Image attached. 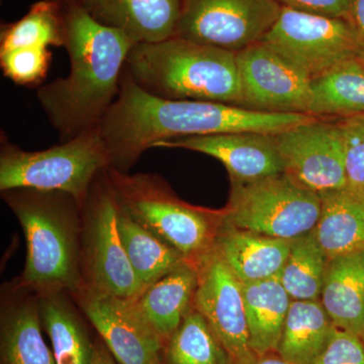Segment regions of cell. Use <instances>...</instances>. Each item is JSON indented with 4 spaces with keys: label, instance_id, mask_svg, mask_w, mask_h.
Segmentation results:
<instances>
[{
    "label": "cell",
    "instance_id": "cell-26",
    "mask_svg": "<svg viewBox=\"0 0 364 364\" xmlns=\"http://www.w3.org/2000/svg\"><path fill=\"white\" fill-rule=\"evenodd\" d=\"M117 226L124 251L143 291L188 261L176 249L132 219L119 205Z\"/></svg>",
    "mask_w": 364,
    "mask_h": 364
},
{
    "label": "cell",
    "instance_id": "cell-21",
    "mask_svg": "<svg viewBox=\"0 0 364 364\" xmlns=\"http://www.w3.org/2000/svg\"><path fill=\"white\" fill-rule=\"evenodd\" d=\"M73 296L67 291L38 294L41 322L56 364H90L95 344L90 341Z\"/></svg>",
    "mask_w": 364,
    "mask_h": 364
},
{
    "label": "cell",
    "instance_id": "cell-32",
    "mask_svg": "<svg viewBox=\"0 0 364 364\" xmlns=\"http://www.w3.org/2000/svg\"><path fill=\"white\" fill-rule=\"evenodd\" d=\"M315 364H364V343L358 335L335 329Z\"/></svg>",
    "mask_w": 364,
    "mask_h": 364
},
{
    "label": "cell",
    "instance_id": "cell-18",
    "mask_svg": "<svg viewBox=\"0 0 364 364\" xmlns=\"http://www.w3.org/2000/svg\"><path fill=\"white\" fill-rule=\"evenodd\" d=\"M213 248L241 284L279 277L291 240L220 226Z\"/></svg>",
    "mask_w": 364,
    "mask_h": 364
},
{
    "label": "cell",
    "instance_id": "cell-17",
    "mask_svg": "<svg viewBox=\"0 0 364 364\" xmlns=\"http://www.w3.org/2000/svg\"><path fill=\"white\" fill-rule=\"evenodd\" d=\"M42 328L38 294L13 284L2 296L1 364H56Z\"/></svg>",
    "mask_w": 364,
    "mask_h": 364
},
{
    "label": "cell",
    "instance_id": "cell-35",
    "mask_svg": "<svg viewBox=\"0 0 364 364\" xmlns=\"http://www.w3.org/2000/svg\"><path fill=\"white\" fill-rule=\"evenodd\" d=\"M116 359L107 348L104 342H97L95 345L92 360L90 364H117Z\"/></svg>",
    "mask_w": 364,
    "mask_h": 364
},
{
    "label": "cell",
    "instance_id": "cell-36",
    "mask_svg": "<svg viewBox=\"0 0 364 364\" xmlns=\"http://www.w3.org/2000/svg\"><path fill=\"white\" fill-rule=\"evenodd\" d=\"M250 364H293L289 363V361L284 360L280 358V356H274L272 354H268V355L262 356V358H257L255 361H253Z\"/></svg>",
    "mask_w": 364,
    "mask_h": 364
},
{
    "label": "cell",
    "instance_id": "cell-37",
    "mask_svg": "<svg viewBox=\"0 0 364 364\" xmlns=\"http://www.w3.org/2000/svg\"><path fill=\"white\" fill-rule=\"evenodd\" d=\"M361 339H363V343H364V330L363 333V336H361Z\"/></svg>",
    "mask_w": 364,
    "mask_h": 364
},
{
    "label": "cell",
    "instance_id": "cell-4",
    "mask_svg": "<svg viewBox=\"0 0 364 364\" xmlns=\"http://www.w3.org/2000/svg\"><path fill=\"white\" fill-rule=\"evenodd\" d=\"M124 71L141 90L156 97L240 107L241 83L234 52L171 37L134 46Z\"/></svg>",
    "mask_w": 364,
    "mask_h": 364
},
{
    "label": "cell",
    "instance_id": "cell-34",
    "mask_svg": "<svg viewBox=\"0 0 364 364\" xmlns=\"http://www.w3.org/2000/svg\"><path fill=\"white\" fill-rule=\"evenodd\" d=\"M345 20L348 21L364 45V0H349Z\"/></svg>",
    "mask_w": 364,
    "mask_h": 364
},
{
    "label": "cell",
    "instance_id": "cell-29",
    "mask_svg": "<svg viewBox=\"0 0 364 364\" xmlns=\"http://www.w3.org/2000/svg\"><path fill=\"white\" fill-rule=\"evenodd\" d=\"M327 263L313 231L291 240L279 279L293 301H320Z\"/></svg>",
    "mask_w": 364,
    "mask_h": 364
},
{
    "label": "cell",
    "instance_id": "cell-23",
    "mask_svg": "<svg viewBox=\"0 0 364 364\" xmlns=\"http://www.w3.org/2000/svg\"><path fill=\"white\" fill-rule=\"evenodd\" d=\"M313 233L328 259L364 249V200L347 188L321 195Z\"/></svg>",
    "mask_w": 364,
    "mask_h": 364
},
{
    "label": "cell",
    "instance_id": "cell-14",
    "mask_svg": "<svg viewBox=\"0 0 364 364\" xmlns=\"http://www.w3.org/2000/svg\"><path fill=\"white\" fill-rule=\"evenodd\" d=\"M198 287L195 309L202 314L233 364H250L257 359L249 342L247 318L241 282L214 248L196 262Z\"/></svg>",
    "mask_w": 364,
    "mask_h": 364
},
{
    "label": "cell",
    "instance_id": "cell-1",
    "mask_svg": "<svg viewBox=\"0 0 364 364\" xmlns=\"http://www.w3.org/2000/svg\"><path fill=\"white\" fill-rule=\"evenodd\" d=\"M308 114H275L200 100H164L141 90L124 70L116 102L98 126L111 167L129 172L157 143L217 134H274L308 123Z\"/></svg>",
    "mask_w": 364,
    "mask_h": 364
},
{
    "label": "cell",
    "instance_id": "cell-13",
    "mask_svg": "<svg viewBox=\"0 0 364 364\" xmlns=\"http://www.w3.org/2000/svg\"><path fill=\"white\" fill-rule=\"evenodd\" d=\"M73 296L119 364H162L164 341L139 310L135 299L83 289Z\"/></svg>",
    "mask_w": 364,
    "mask_h": 364
},
{
    "label": "cell",
    "instance_id": "cell-25",
    "mask_svg": "<svg viewBox=\"0 0 364 364\" xmlns=\"http://www.w3.org/2000/svg\"><path fill=\"white\" fill-rule=\"evenodd\" d=\"M363 60H349L313 78L308 114L321 119L364 114Z\"/></svg>",
    "mask_w": 364,
    "mask_h": 364
},
{
    "label": "cell",
    "instance_id": "cell-6",
    "mask_svg": "<svg viewBox=\"0 0 364 364\" xmlns=\"http://www.w3.org/2000/svg\"><path fill=\"white\" fill-rule=\"evenodd\" d=\"M111 167L109 152L97 128L46 150L26 151L0 139V191L31 188L62 191L82 207L98 174Z\"/></svg>",
    "mask_w": 364,
    "mask_h": 364
},
{
    "label": "cell",
    "instance_id": "cell-7",
    "mask_svg": "<svg viewBox=\"0 0 364 364\" xmlns=\"http://www.w3.org/2000/svg\"><path fill=\"white\" fill-rule=\"evenodd\" d=\"M321 196L287 174L231 181L229 203L219 210L220 226L293 240L315 229Z\"/></svg>",
    "mask_w": 364,
    "mask_h": 364
},
{
    "label": "cell",
    "instance_id": "cell-30",
    "mask_svg": "<svg viewBox=\"0 0 364 364\" xmlns=\"http://www.w3.org/2000/svg\"><path fill=\"white\" fill-rule=\"evenodd\" d=\"M51 60L48 48H23L0 53L2 72L18 85H40L47 76Z\"/></svg>",
    "mask_w": 364,
    "mask_h": 364
},
{
    "label": "cell",
    "instance_id": "cell-2",
    "mask_svg": "<svg viewBox=\"0 0 364 364\" xmlns=\"http://www.w3.org/2000/svg\"><path fill=\"white\" fill-rule=\"evenodd\" d=\"M62 4L70 71L41 86L37 98L60 141L65 142L100 126L119 95L127 58L136 43L98 23L72 0Z\"/></svg>",
    "mask_w": 364,
    "mask_h": 364
},
{
    "label": "cell",
    "instance_id": "cell-38",
    "mask_svg": "<svg viewBox=\"0 0 364 364\" xmlns=\"http://www.w3.org/2000/svg\"><path fill=\"white\" fill-rule=\"evenodd\" d=\"M58 1L62 2V1H65V0H58Z\"/></svg>",
    "mask_w": 364,
    "mask_h": 364
},
{
    "label": "cell",
    "instance_id": "cell-24",
    "mask_svg": "<svg viewBox=\"0 0 364 364\" xmlns=\"http://www.w3.org/2000/svg\"><path fill=\"white\" fill-rule=\"evenodd\" d=\"M335 329L320 301H291L277 353L293 364H315Z\"/></svg>",
    "mask_w": 364,
    "mask_h": 364
},
{
    "label": "cell",
    "instance_id": "cell-33",
    "mask_svg": "<svg viewBox=\"0 0 364 364\" xmlns=\"http://www.w3.org/2000/svg\"><path fill=\"white\" fill-rule=\"evenodd\" d=\"M280 6L305 13L345 18L349 0H277Z\"/></svg>",
    "mask_w": 364,
    "mask_h": 364
},
{
    "label": "cell",
    "instance_id": "cell-27",
    "mask_svg": "<svg viewBox=\"0 0 364 364\" xmlns=\"http://www.w3.org/2000/svg\"><path fill=\"white\" fill-rule=\"evenodd\" d=\"M162 364H233L202 314L195 308L163 347Z\"/></svg>",
    "mask_w": 364,
    "mask_h": 364
},
{
    "label": "cell",
    "instance_id": "cell-31",
    "mask_svg": "<svg viewBox=\"0 0 364 364\" xmlns=\"http://www.w3.org/2000/svg\"><path fill=\"white\" fill-rule=\"evenodd\" d=\"M336 119L343 135L346 188L364 200V114Z\"/></svg>",
    "mask_w": 364,
    "mask_h": 364
},
{
    "label": "cell",
    "instance_id": "cell-20",
    "mask_svg": "<svg viewBox=\"0 0 364 364\" xmlns=\"http://www.w3.org/2000/svg\"><path fill=\"white\" fill-rule=\"evenodd\" d=\"M337 329L363 336L364 249L328 259L320 299Z\"/></svg>",
    "mask_w": 364,
    "mask_h": 364
},
{
    "label": "cell",
    "instance_id": "cell-12",
    "mask_svg": "<svg viewBox=\"0 0 364 364\" xmlns=\"http://www.w3.org/2000/svg\"><path fill=\"white\" fill-rule=\"evenodd\" d=\"M237 64L240 107L275 114H308L312 78L267 42L237 53Z\"/></svg>",
    "mask_w": 364,
    "mask_h": 364
},
{
    "label": "cell",
    "instance_id": "cell-19",
    "mask_svg": "<svg viewBox=\"0 0 364 364\" xmlns=\"http://www.w3.org/2000/svg\"><path fill=\"white\" fill-rule=\"evenodd\" d=\"M196 287L198 268L196 263L186 261L135 298L143 317L164 343L195 308Z\"/></svg>",
    "mask_w": 364,
    "mask_h": 364
},
{
    "label": "cell",
    "instance_id": "cell-22",
    "mask_svg": "<svg viewBox=\"0 0 364 364\" xmlns=\"http://www.w3.org/2000/svg\"><path fill=\"white\" fill-rule=\"evenodd\" d=\"M241 286L251 349L257 358L277 352L293 299L279 277Z\"/></svg>",
    "mask_w": 364,
    "mask_h": 364
},
{
    "label": "cell",
    "instance_id": "cell-11",
    "mask_svg": "<svg viewBox=\"0 0 364 364\" xmlns=\"http://www.w3.org/2000/svg\"><path fill=\"white\" fill-rule=\"evenodd\" d=\"M284 174L318 196L346 188L343 135L336 119H318L274 134Z\"/></svg>",
    "mask_w": 364,
    "mask_h": 364
},
{
    "label": "cell",
    "instance_id": "cell-3",
    "mask_svg": "<svg viewBox=\"0 0 364 364\" xmlns=\"http://www.w3.org/2000/svg\"><path fill=\"white\" fill-rule=\"evenodd\" d=\"M20 223L26 245L18 284L36 294L63 291L75 296L82 275V207L62 191L14 188L1 191Z\"/></svg>",
    "mask_w": 364,
    "mask_h": 364
},
{
    "label": "cell",
    "instance_id": "cell-10",
    "mask_svg": "<svg viewBox=\"0 0 364 364\" xmlns=\"http://www.w3.org/2000/svg\"><path fill=\"white\" fill-rule=\"evenodd\" d=\"M282 9L277 0H181L173 37L237 54L262 42Z\"/></svg>",
    "mask_w": 364,
    "mask_h": 364
},
{
    "label": "cell",
    "instance_id": "cell-5",
    "mask_svg": "<svg viewBox=\"0 0 364 364\" xmlns=\"http://www.w3.org/2000/svg\"><path fill=\"white\" fill-rule=\"evenodd\" d=\"M107 176L117 203L132 219L196 263L214 245L219 210L182 202L161 177L130 174L109 167Z\"/></svg>",
    "mask_w": 364,
    "mask_h": 364
},
{
    "label": "cell",
    "instance_id": "cell-9",
    "mask_svg": "<svg viewBox=\"0 0 364 364\" xmlns=\"http://www.w3.org/2000/svg\"><path fill=\"white\" fill-rule=\"evenodd\" d=\"M311 78L353 59H364V45L345 18L282 6L263 40Z\"/></svg>",
    "mask_w": 364,
    "mask_h": 364
},
{
    "label": "cell",
    "instance_id": "cell-28",
    "mask_svg": "<svg viewBox=\"0 0 364 364\" xmlns=\"http://www.w3.org/2000/svg\"><path fill=\"white\" fill-rule=\"evenodd\" d=\"M64 44L63 4L58 0H41L20 21L2 28L0 53L23 48L64 47Z\"/></svg>",
    "mask_w": 364,
    "mask_h": 364
},
{
    "label": "cell",
    "instance_id": "cell-16",
    "mask_svg": "<svg viewBox=\"0 0 364 364\" xmlns=\"http://www.w3.org/2000/svg\"><path fill=\"white\" fill-rule=\"evenodd\" d=\"M72 1L102 25L126 33L136 44L156 43L173 37L181 11V0Z\"/></svg>",
    "mask_w": 364,
    "mask_h": 364
},
{
    "label": "cell",
    "instance_id": "cell-39",
    "mask_svg": "<svg viewBox=\"0 0 364 364\" xmlns=\"http://www.w3.org/2000/svg\"><path fill=\"white\" fill-rule=\"evenodd\" d=\"M363 61H364V60H363Z\"/></svg>",
    "mask_w": 364,
    "mask_h": 364
},
{
    "label": "cell",
    "instance_id": "cell-15",
    "mask_svg": "<svg viewBox=\"0 0 364 364\" xmlns=\"http://www.w3.org/2000/svg\"><path fill=\"white\" fill-rule=\"evenodd\" d=\"M154 148H181L208 155L226 167L231 181H257L284 172L270 134L242 132L182 136L161 141Z\"/></svg>",
    "mask_w": 364,
    "mask_h": 364
},
{
    "label": "cell",
    "instance_id": "cell-8",
    "mask_svg": "<svg viewBox=\"0 0 364 364\" xmlns=\"http://www.w3.org/2000/svg\"><path fill=\"white\" fill-rule=\"evenodd\" d=\"M117 205L107 169L98 174L82 205V275L85 287L135 299L143 287L124 251Z\"/></svg>",
    "mask_w": 364,
    "mask_h": 364
}]
</instances>
